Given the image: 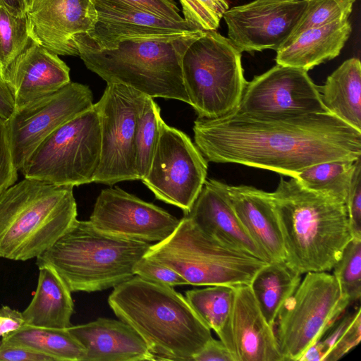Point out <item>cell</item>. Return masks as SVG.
I'll return each instance as SVG.
<instances>
[{
    "label": "cell",
    "mask_w": 361,
    "mask_h": 361,
    "mask_svg": "<svg viewBox=\"0 0 361 361\" xmlns=\"http://www.w3.org/2000/svg\"><path fill=\"white\" fill-rule=\"evenodd\" d=\"M195 143L204 158L267 169L295 178L311 166L361 158V130L331 112L268 118L237 110L197 117Z\"/></svg>",
    "instance_id": "obj_1"
},
{
    "label": "cell",
    "mask_w": 361,
    "mask_h": 361,
    "mask_svg": "<svg viewBox=\"0 0 361 361\" xmlns=\"http://www.w3.org/2000/svg\"><path fill=\"white\" fill-rule=\"evenodd\" d=\"M108 303L144 340L155 360L192 361L212 338L185 298L166 285L135 275L114 288Z\"/></svg>",
    "instance_id": "obj_2"
},
{
    "label": "cell",
    "mask_w": 361,
    "mask_h": 361,
    "mask_svg": "<svg viewBox=\"0 0 361 361\" xmlns=\"http://www.w3.org/2000/svg\"><path fill=\"white\" fill-rule=\"evenodd\" d=\"M280 224L285 262L300 274L331 270L353 238L345 203L281 178L270 192Z\"/></svg>",
    "instance_id": "obj_3"
},
{
    "label": "cell",
    "mask_w": 361,
    "mask_h": 361,
    "mask_svg": "<svg viewBox=\"0 0 361 361\" xmlns=\"http://www.w3.org/2000/svg\"><path fill=\"white\" fill-rule=\"evenodd\" d=\"M151 244L103 232L90 221H73L36 258L38 268L49 267L71 292L114 288L135 276L134 267Z\"/></svg>",
    "instance_id": "obj_4"
},
{
    "label": "cell",
    "mask_w": 361,
    "mask_h": 361,
    "mask_svg": "<svg viewBox=\"0 0 361 361\" xmlns=\"http://www.w3.org/2000/svg\"><path fill=\"white\" fill-rule=\"evenodd\" d=\"M202 30L176 35L125 40L114 49L77 45L86 67L107 83H118L150 97L190 104L185 88L183 56Z\"/></svg>",
    "instance_id": "obj_5"
},
{
    "label": "cell",
    "mask_w": 361,
    "mask_h": 361,
    "mask_svg": "<svg viewBox=\"0 0 361 361\" xmlns=\"http://www.w3.org/2000/svg\"><path fill=\"white\" fill-rule=\"evenodd\" d=\"M73 187L24 178L0 194V257L26 261L52 246L77 219Z\"/></svg>",
    "instance_id": "obj_6"
},
{
    "label": "cell",
    "mask_w": 361,
    "mask_h": 361,
    "mask_svg": "<svg viewBox=\"0 0 361 361\" xmlns=\"http://www.w3.org/2000/svg\"><path fill=\"white\" fill-rule=\"evenodd\" d=\"M145 257L173 269L188 284L207 286L250 285L269 263L222 245L187 216L168 238L151 245Z\"/></svg>",
    "instance_id": "obj_7"
},
{
    "label": "cell",
    "mask_w": 361,
    "mask_h": 361,
    "mask_svg": "<svg viewBox=\"0 0 361 361\" xmlns=\"http://www.w3.org/2000/svg\"><path fill=\"white\" fill-rule=\"evenodd\" d=\"M242 51L216 31H202L185 51L183 82L200 118H215L235 111L247 81Z\"/></svg>",
    "instance_id": "obj_8"
},
{
    "label": "cell",
    "mask_w": 361,
    "mask_h": 361,
    "mask_svg": "<svg viewBox=\"0 0 361 361\" xmlns=\"http://www.w3.org/2000/svg\"><path fill=\"white\" fill-rule=\"evenodd\" d=\"M100 156V121L93 105L49 135L20 171L24 178L78 186L93 182Z\"/></svg>",
    "instance_id": "obj_9"
},
{
    "label": "cell",
    "mask_w": 361,
    "mask_h": 361,
    "mask_svg": "<svg viewBox=\"0 0 361 361\" xmlns=\"http://www.w3.org/2000/svg\"><path fill=\"white\" fill-rule=\"evenodd\" d=\"M350 305L333 274L306 273L281 307L275 323L274 333L283 361H300Z\"/></svg>",
    "instance_id": "obj_10"
},
{
    "label": "cell",
    "mask_w": 361,
    "mask_h": 361,
    "mask_svg": "<svg viewBox=\"0 0 361 361\" xmlns=\"http://www.w3.org/2000/svg\"><path fill=\"white\" fill-rule=\"evenodd\" d=\"M145 94L128 86L107 83L94 104L99 117L101 156L94 183L114 185L138 180L134 168V137Z\"/></svg>",
    "instance_id": "obj_11"
},
{
    "label": "cell",
    "mask_w": 361,
    "mask_h": 361,
    "mask_svg": "<svg viewBox=\"0 0 361 361\" xmlns=\"http://www.w3.org/2000/svg\"><path fill=\"white\" fill-rule=\"evenodd\" d=\"M207 159L181 130L161 125L149 170L141 180L165 203L187 214L207 179Z\"/></svg>",
    "instance_id": "obj_12"
},
{
    "label": "cell",
    "mask_w": 361,
    "mask_h": 361,
    "mask_svg": "<svg viewBox=\"0 0 361 361\" xmlns=\"http://www.w3.org/2000/svg\"><path fill=\"white\" fill-rule=\"evenodd\" d=\"M92 100L87 85L71 81L56 92L16 110L6 123L16 169H22L36 147L53 131L92 107Z\"/></svg>",
    "instance_id": "obj_13"
},
{
    "label": "cell",
    "mask_w": 361,
    "mask_h": 361,
    "mask_svg": "<svg viewBox=\"0 0 361 361\" xmlns=\"http://www.w3.org/2000/svg\"><path fill=\"white\" fill-rule=\"evenodd\" d=\"M236 110L268 118L327 111L322 102L319 86L313 82L307 71L277 63L247 82Z\"/></svg>",
    "instance_id": "obj_14"
},
{
    "label": "cell",
    "mask_w": 361,
    "mask_h": 361,
    "mask_svg": "<svg viewBox=\"0 0 361 361\" xmlns=\"http://www.w3.org/2000/svg\"><path fill=\"white\" fill-rule=\"evenodd\" d=\"M307 0H254L224 14L228 38L241 51H277L290 37Z\"/></svg>",
    "instance_id": "obj_15"
},
{
    "label": "cell",
    "mask_w": 361,
    "mask_h": 361,
    "mask_svg": "<svg viewBox=\"0 0 361 361\" xmlns=\"http://www.w3.org/2000/svg\"><path fill=\"white\" fill-rule=\"evenodd\" d=\"M90 221L103 232L156 243L168 238L180 219L152 203L115 187L100 192Z\"/></svg>",
    "instance_id": "obj_16"
},
{
    "label": "cell",
    "mask_w": 361,
    "mask_h": 361,
    "mask_svg": "<svg viewBox=\"0 0 361 361\" xmlns=\"http://www.w3.org/2000/svg\"><path fill=\"white\" fill-rule=\"evenodd\" d=\"M25 16L31 39L63 56H79L74 36L86 33L97 20L92 0H32Z\"/></svg>",
    "instance_id": "obj_17"
},
{
    "label": "cell",
    "mask_w": 361,
    "mask_h": 361,
    "mask_svg": "<svg viewBox=\"0 0 361 361\" xmlns=\"http://www.w3.org/2000/svg\"><path fill=\"white\" fill-rule=\"evenodd\" d=\"M93 3L97 20L90 30L74 36L76 46L114 49L119 42L130 39L165 37L198 30L185 20H170L126 5Z\"/></svg>",
    "instance_id": "obj_18"
},
{
    "label": "cell",
    "mask_w": 361,
    "mask_h": 361,
    "mask_svg": "<svg viewBox=\"0 0 361 361\" xmlns=\"http://www.w3.org/2000/svg\"><path fill=\"white\" fill-rule=\"evenodd\" d=\"M228 185L217 180L206 179L185 216L222 245L271 262L237 217L229 199Z\"/></svg>",
    "instance_id": "obj_19"
},
{
    "label": "cell",
    "mask_w": 361,
    "mask_h": 361,
    "mask_svg": "<svg viewBox=\"0 0 361 361\" xmlns=\"http://www.w3.org/2000/svg\"><path fill=\"white\" fill-rule=\"evenodd\" d=\"M4 80L13 93L16 111L68 84L70 68L57 54L31 39L8 68Z\"/></svg>",
    "instance_id": "obj_20"
},
{
    "label": "cell",
    "mask_w": 361,
    "mask_h": 361,
    "mask_svg": "<svg viewBox=\"0 0 361 361\" xmlns=\"http://www.w3.org/2000/svg\"><path fill=\"white\" fill-rule=\"evenodd\" d=\"M231 331L234 361H283L274 328L264 318L250 285L235 286Z\"/></svg>",
    "instance_id": "obj_21"
},
{
    "label": "cell",
    "mask_w": 361,
    "mask_h": 361,
    "mask_svg": "<svg viewBox=\"0 0 361 361\" xmlns=\"http://www.w3.org/2000/svg\"><path fill=\"white\" fill-rule=\"evenodd\" d=\"M68 329L85 348L83 361L155 360L144 340L120 319L99 317Z\"/></svg>",
    "instance_id": "obj_22"
},
{
    "label": "cell",
    "mask_w": 361,
    "mask_h": 361,
    "mask_svg": "<svg viewBox=\"0 0 361 361\" xmlns=\"http://www.w3.org/2000/svg\"><path fill=\"white\" fill-rule=\"evenodd\" d=\"M232 207L271 262L285 260L282 233L270 192L249 185H228Z\"/></svg>",
    "instance_id": "obj_23"
},
{
    "label": "cell",
    "mask_w": 361,
    "mask_h": 361,
    "mask_svg": "<svg viewBox=\"0 0 361 361\" xmlns=\"http://www.w3.org/2000/svg\"><path fill=\"white\" fill-rule=\"evenodd\" d=\"M351 32L349 20L302 30L276 51V62L308 71L338 56Z\"/></svg>",
    "instance_id": "obj_24"
},
{
    "label": "cell",
    "mask_w": 361,
    "mask_h": 361,
    "mask_svg": "<svg viewBox=\"0 0 361 361\" xmlns=\"http://www.w3.org/2000/svg\"><path fill=\"white\" fill-rule=\"evenodd\" d=\"M37 288L28 306L22 312L27 324L54 329H67L74 305L71 291L51 267L39 268Z\"/></svg>",
    "instance_id": "obj_25"
},
{
    "label": "cell",
    "mask_w": 361,
    "mask_h": 361,
    "mask_svg": "<svg viewBox=\"0 0 361 361\" xmlns=\"http://www.w3.org/2000/svg\"><path fill=\"white\" fill-rule=\"evenodd\" d=\"M327 111L361 130V63L358 58L345 61L319 86Z\"/></svg>",
    "instance_id": "obj_26"
},
{
    "label": "cell",
    "mask_w": 361,
    "mask_h": 361,
    "mask_svg": "<svg viewBox=\"0 0 361 361\" xmlns=\"http://www.w3.org/2000/svg\"><path fill=\"white\" fill-rule=\"evenodd\" d=\"M300 273L284 260L267 264L255 276L250 288L267 322L274 328L278 314L299 286Z\"/></svg>",
    "instance_id": "obj_27"
},
{
    "label": "cell",
    "mask_w": 361,
    "mask_h": 361,
    "mask_svg": "<svg viewBox=\"0 0 361 361\" xmlns=\"http://www.w3.org/2000/svg\"><path fill=\"white\" fill-rule=\"evenodd\" d=\"M1 341L49 356L54 361H83L85 348L67 329L36 326L25 323L2 336Z\"/></svg>",
    "instance_id": "obj_28"
},
{
    "label": "cell",
    "mask_w": 361,
    "mask_h": 361,
    "mask_svg": "<svg viewBox=\"0 0 361 361\" xmlns=\"http://www.w3.org/2000/svg\"><path fill=\"white\" fill-rule=\"evenodd\" d=\"M234 293L235 286L216 285L188 290L185 297L202 322L216 332L231 355V317Z\"/></svg>",
    "instance_id": "obj_29"
},
{
    "label": "cell",
    "mask_w": 361,
    "mask_h": 361,
    "mask_svg": "<svg viewBox=\"0 0 361 361\" xmlns=\"http://www.w3.org/2000/svg\"><path fill=\"white\" fill-rule=\"evenodd\" d=\"M356 161L336 160L319 163L302 170L295 178L308 190L345 203Z\"/></svg>",
    "instance_id": "obj_30"
},
{
    "label": "cell",
    "mask_w": 361,
    "mask_h": 361,
    "mask_svg": "<svg viewBox=\"0 0 361 361\" xmlns=\"http://www.w3.org/2000/svg\"><path fill=\"white\" fill-rule=\"evenodd\" d=\"M361 310L340 319L337 326L324 339H320L305 352L300 361H336L354 348L361 339Z\"/></svg>",
    "instance_id": "obj_31"
},
{
    "label": "cell",
    "mask_w": 361,
    "mask_h": 361,
    "mask_svg": "<svg viewBox=\"0 0 361 361\" xmlns=\"http://www.w3.org/2000/svg\"><path fill=\"white\" fill-rule=\"evenodd\" d=\"M160 112L153 98L146 96L134 137V168L138 180L146 176L151 166L163 121Z\"/></svg>",
    "instance_id": "obj_32"
},
{
    "label": "cell",
    "mask_w": 361,
    "mask_h": 361,
    "mask_svg": "<svg viewBox=\"0 0 361 361\" xmlns=\"http://www.w3.org/2000/svg\"><path fill=\"white\" fill-rule=\"evenodd\" d=\"M26 16H18L0 4V76L30 42Z\"/></svg>",
    "instance_id": "obj_33"
},
{
    "label": "cell",
    "mask_w": 361,
    "mask_h": 361,
    "mask_svg": "<svg viewBox=\"0 0 361 361\" xmlns=\"http://www.w3.org/2000/svg\"><path fill=\"white\" fill-rule=\"evenodd\" d=\"M343 297L350 304L361 296V239L352 238L332 268Z\"/></svg>",
    "instance_id": "obj_34"
},
{
    "label": "cell",
    "mask_w": 361,
    "mask_h": 361,
    "mask_svg": "<svg viewBox=\"0 0 361 361\" xmlns=\"http://www.w3.org/2000/svg\"><path fill=\"white\" fill-rule=\"evenodd\" d=\"M355 0H307L293 34L305 29L348 20Z\"/></svg>",
    "instance_id": "obj_35"
},
{
    "label": "cell",
    "mask_w": 361,
    "mask_h": 361,
    "mask_svg": "<svg viewBox=\"0 0 361 361\" xmlns=\"http://www.w3.org/2000/svg\"><path fill=\"white\" fill-rule=\"evenodd\" d=\"M184 20L202 31H216L224 13L229 8L226 0H179Z\"/></svg>",
    "instance_id": "obj_36"
},
{
    "label": "cell",
    "mask_w": 361,
    "mask_h": 361,
    "mask_svg": "<svg viewBox=\"0 0 361 361\" xmlns=\"http://www.w3.org/2000/svg\"><path fill=\"white\" fill-rule=\"evenodd\" d=\"M134 272L145 280L171 287L188 284L173 269L145 257L137 262Z\"/></svg>",
    "instance_id": "obj_37"
},
{
    "label": "cell",
    "mask_w": 361,
    "mask_h": 361,
    "mask_svg": "<svg viewBox=\"0 0 361 361\" xmlns=\"http://www.w3.org/2000/svg\"><path fill=\"white\" fill-rule=\"evenodd\" d=\"M345 205L352 237L361 239V158L356 161Z\"/></svg>",
    "instance_id": "obj_38"
},
{
    "label": "cell",
    "mask_w": 361,
    "mask_h": 361,
    "mask_svg": "<svg viewBox=\"0 0 361 361\" xmlns=\"http://www.w3.org/2000/svg\"><path fill=\"white\" fill-rule=\"evenodd\" d=\"M109 4H121L151 13L176 22H183L176 4L173 0H92Z\"/></svg>",
    "instance_id": "obj_39"
},
{
    "label": "cell",
    "mask_w": 361,
    "mask_h": 361,
    "mask_svg": "<svg viewBox=\"0 0 361 361\" xmlns=\"http://www.w3.org/2000/svg\"><path fill=\"white\" fill-rule=\"evenodd\" d=\"M18 171L11 152L6 120L0 117V194L16 183Z\"/></svg>",
    "instance_id": "obj_40"
},
{
    "label": "cell",
    "mask_w": 361,
    "mask_h": 361,
    "mask_svg": "<svg viewBox=\"0 0 361 361\" xmlns=\"http://www.w3.org/2000/svg\"><path fill=\"white\" fill-rule=\"evenodd\" d=\"M0 361H54L47 355L1 341Z\"/></svg>",
    "instance_id": "obj_41"
},
{
    "label": "cell",
    "mask_w": 361,
    "mask_h": 361,
    "mask_svg": "<svg viewBox=\"0 0 361 361\" xmlns=\"http://www.w3.org/2000/svg\"><path fill=\"white\" fill-rule=\"evenodd\" d=\"M192 361H233V358L221 340L212 338L193 357Z\"/></svg>",
    "instance_id": "obj_42"
},
{
    "label": "cell",
    "mask_w": 361,
    "mask_h": 361,
    "mask_svg": "<svg viewBox=\"0 0 361 361\" xmlns=\"http://www.w3.org/2000/svg\"><path fill=\"white\" fill-rule=\"evenodd\" d=\"M25 323L22 312L7 305L0 308V336L20 329Z\"/></svg>",
    "instance_id": "obj_43"
},
{
    "label": "cell",
    "mask_w": 361,
    "mask_h": 361,
    "mask_svg": "<svg viewBox=\"0 0 361 361\" xmlns=\"http://www.w3.org/2000/svg\"><path fill=\"white\" fill-rule=\"evenodd\" d=\"M15 101L6 81L0 76V117L8 120L15 111Z\"/></svg>",
    "instance_id": "obj_44"
},
{
    "label": "cell",
    "mask_w": 361,
    "mask_h": 361,
    "mask_svg": "<svg viewBox=\"0 0 361 361\" xmlns=\"http://www.w3.org/2000/svg\"><path fill=\"white\" fill-rule=\"evenodd\" d=\"M0 4L18 16H25L27 8L25 0H0Z\"/></svg>",
    "instance_id": "obj_45"
},
{
    "label": "cell",
    "mask_w": 361,
    "mask_h": 361,
    "mask_svg": "<svg viewBox=\"0 0 361 361\" xmlns=\"http://www.w3.org/2000/svg\"><path fill=\"white\" fill-rule=\"evenodd\" d=\"M32 0H25L27 6H28Z\"/></svg>",
    "instance_id": "obj_46"
}]
</instances>
